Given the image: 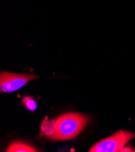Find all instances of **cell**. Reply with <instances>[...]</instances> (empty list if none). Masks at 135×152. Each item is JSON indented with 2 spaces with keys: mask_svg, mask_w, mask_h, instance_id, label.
I'll list each match as a JSON object with an SVG mask.
<instances>
[{
  "mask_svg": "<svg viewBox=\"0 0 135 152\" xmlns=\"http://www.w3.org/2000/svg\"><path fill=\"white\" fill-rule=\"evenodd\" d=\"M55 121L56 132L53 141H66L77 137L88 123L90 118L70 112L61 115Z\"/></svg>",
  "mask_w": 135,
  "mask_h": 152,
  "instance_id": "obj_1",
  "label": "cell"
},
{
  "mask_svg": "<svg viewBox=\"0 0 135 152\" xmlns=\"http://www.w3.org/2000/svg\"><path fill=\"white\" fill-rule=\"evenodd\" d=\"M135 138V133L119 130L109 137L96 143L89 152H117L123 149L130 140Z\"/></svg>",
  "mask_w": 135,
  "mask_h": 152,
  "instance_id": "obj_2",
  "label": "cell"
},
{
  "mask_svg": "<svg viewBox=\"0 0 135 152\" xmlns=\"http://www.w3.org/2000/svg\"><path fill=\"white\" fill-rule=\"evenodd\" d=\"M35 75L18 74L2 72L0 75V91L1 92H13L23 87L28 81L38 79Z\"/></svg>",
  "mask_w": 135,
  "mask_h": 152,
  "instance_id": "obj_3",
  "label": "cell"
},
{
  "mask_svg": "<svg viewBox=\"0 0 135 152\" xmlns=\"http://www.w3.org/2000/svg\"><path fill=\"white\" fill-rule=\"evenodd\" d=\"M7 152H36L38 150L27 143L15 142L10 144L6 149Z\"/></svg>",
  "mask_w": 135,
  "mask_h": 152,
  "instance_id": "obj_4",
  "label": "cell"
},
{
  "mask_svg": "<svg viewBox=\"0 0 135 152\" xmlns=\"http://www.w3.org/2000/svg\"><path fill=\"white\" fill-rule=\"evenodd\" d=\"M41 124V134L45 135L50 140H53V138L55 134V120H48L46 118Z\"/></svg>",
  "mask_w": 135,
  "mask_h": 152,
  "instance_id": "obj_5",
  "label": "cell"
},
{
  "mask_svg": "<svg viewBox=\"0 0 135 152\" xmlns=\"http://www.w3.org/2000/svg\"><path fill=\"white\" fill-rule=\"evenodd\" d=\"M23 104L31 111H35L37 108V103L33 97L26 96L23 99Z\"/></svg>",
  "mask_w": 135,
  "mask_h": 152,
  "instance_id": "obj_6",
  "label": "cell"
},
{
  "mask_svg": "<svg viewBox=\"0 0 135 152\" xmlns=\"http://www.w3.org/2000/svg\"><path fill=\"white\" fill-rule=\"evenodd\" d=\"M120 151H130V152H133V151H135V150L134 148H132L131 146H128L126 147H124L123 149L121 150Z\"/></svg>",
  "mask_w": 135,
  "mask_h": 152,
  "instance_id": "obj_7",
  "label": "cell"
}]
</instances>
